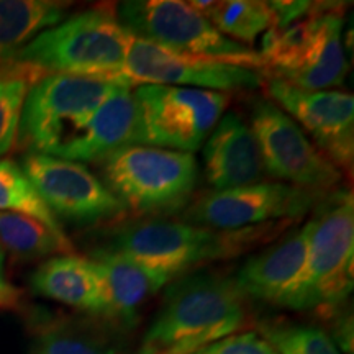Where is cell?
I'll return each mask as SVG.
<instances>
[{
  "instance_id": "cell-1",
  "label": "cell",
  "mask_w": 354,
  "mask_h": 354,
  "mask_svg": "<svg viewBox=\"0 0 354 354\" xmlns=\"http://www.w3.org/2000/svg\"><path fill=\"white\" fill-rule=\"evenodd\" d=\"M246 297L234 276L198 271L169 286L145 331L140 354H194L238 333L246 322Z\"/></svg>"
},
{
  "instance_id": "cell-2",
  "label": "cell",
  "mask_w": 354,
  "mask_h": 354,
  "mask_svg": "<svg viewBox=\"0 0 354 354\" xmlns=\"http://www.w3.org/2000/svg\"><path fill=\"white\" fill-rule=\"evenodd\" d=\"M292 221L243 230H212L171 218H143L117 228L99 250L161 269L176 277L218 261L245 254L271 241Z\"/></svg>"
},
{
  "instance_id": "cell-3",
  "label": "cell",
  "mask_w": 354,
  "mask_h": 354,
  "mask_svg": "<svg viewBox=\"0 0 354 354\" xmlns=\"http://www.w3.org/2000/svg\"><path fill=\"white\" fill-rule=\"evenodd\" d=\"M130 38L131 33L120 25L115 10L95 7L44 30L12 61L43 74L130 84L125 77Z\"/></svg>"
},
{
  "instance_id": "cell-4",
  "label": "cell",
  "mask_w": 354,
  "mask_h": 354,
  "mask_svg": "<svg viewBox=\"0 0 354 354\" xmlns=\"http://www.w3.org/2000/svg\"><path fill=\"white\" fill-rule=\"evenodd\" d=\"M354 198L335 190L318 202L310 218L304 271L281 307L297 312H335L353 290Z\"/></svg>"
},
{
  "instance_id": "cell-5",
  "label": "cell",
  "mask_w": 354,
  "mask_h": 354,
  "mask_svg": "<svg viewBox=\"0 0 354 354\" xmlns=\"http://www.w3.org/2000/svg\"><path fill=\"white\" fill-rule=\"evenodd\" d=\"M344 7L317 2L310 15L284 28H269L258 51L266 76L305 91H330L346 79Z\"/></svg>"
},
{
  "instance_id": "cell-6",
  "label": "cell",
  "mask_w": 354,
  "mask_h": 354,
  "mask_svg": "<svg viewBox=\"0 0 354 354\" xmlns=\"http://www.w3.org/2000/svg\"><path fill=\"white\" fill-rule=\"evenodd\" d=\"M100 166L102 183L127 212L148 218L184 210L198 183L194 154L154 146H128L104 159Z\"/></svg>"
},
{
  "instance_id": "cell-7",
  "label": "cell",
  "mask_w": 354,
  "mask_h": 354,
  "mask_svg": "<svg viewBox=\"0 0 354 354\" xmlns=\"http://www.w3.org/2000/svg\"><path fill=\"white\" fill-rule=\"evenodd\" d=\"M123 86L130 84L44 74L28 88L17 140L28 153L57 156Z\"/></svg>"
},
{
  "instance_id": "cell-8",
  "label": "cell",
  "mask_w": 354,
  "mask_h": 354,
  "mask_svg": "<svg viewBox=\"0 0 354 354\" xmlns=\"http://www.w3.org/2000/svg\"><path fill=\"white\" fill-rule=\"evenodd\" d=\"M133 37L179 55L205 57L264 71L259 53L221 35L201 12L180 0H128L115 8Z\"/></svg>"
},
{
  "instance_id": "cell-9",
  "label": "cell",
  "mask_w": 354,
  "mask_h": 354,
  "mask_svg": "<svg viewBox=\"0 0 354 354\" xmlns=\"http://www.w3.org/2000/svg\"><path fill=\"white\" fill-rule=\"evenodd\" d=\"M140 110L141 145L194 154L228 107L230 94L174 86L133 87Z\"/></svg>"
},
{
  "instance_id": "cell-10",
  "label": "cell",
  "mask_w": 354,
  "mask_h": 354,
  "mask_svg": "<svg viewBox=\"0 0 354 354\" xmlns=\"http://www.w3.org/2000/svg\"><path fill=\"white\" fill-rule=\"evenodd\" d=\"M250 127L258 141L266 174L276 183L322 197L342 184L343 172L318 151L302 128L271 99L259 97L253 102Z\"/></svg>"
},
{
  "instance_id": "cell-11",
  "label": "cell",
  "mask_w": 354,
  "mask_h": 354,
  "mask_svg": "<svg viewBox=\"0 0 354 354\" xmlns=\"http://www.w3.org/2000/svg\"><path fill=\"white\" fill-rule=\"evenodd\" d=\"M20 167L57 221L92 227L113 223L128 214L123 203L81 162L26 153Z\"/></svg>"
},
{
  "instance_id": "cell-12",
  "label": "cell",
  "mask_w": 354,
  "mask_h": 354,
  "mask_svg": "<svg viewBox=\"0 0 354 354\" xmlns=\"http://www.w3.org/2000/svg\"><path fill=\"white\" fill-rule=\"evenodd\" d=\"M322 196L292 185L263 180L246 187L207 192L189 203L183 221L212 230H243L307 215Z\"/></svg>"
},
{
  "instance_id": "cell-13",
  "label": "cell",
  "mask_w": 354,
  "mask_h": 354,
  "mask_svg": "<svg viewBox=\"0 0 354 354\" xmlns=\"http://www.w3.org/2000/svg\"><path fill=\"white\" fill-rule=\"evenodd\" d=\"M125 77L131 86H174L230 94L263 87L266 73L250 66L172 53L145 39L130 38Z\"/></svg>"
},
{
  "instance_id": "cell-14",
  "label": "cell",
  "mask_w": 354,
  "mask_h": 354,
  "mask_svg": "<svg viewBox=\"0 0 354 354\" xmlns=\"http://www.w3.org/2000/svg\"><path fill=\"white\" fill-rule=\"evenodd\" d=\"M264 88L312 143L339 171L354 162V99L343 91H305L266 76Z\"/></svg>"
},
{
  "instance_id": "cell-15",
  "label": "cell",
  "mask_w": 354,
  "mask_h": 354,
  "mask_svg": "<svg viewBox=\"0 0 354 354\" xmlns=\"http://www.w3.org/2000/svg\"><path fill=\"white\" fill-rule=\"evenodd\" d=\"M203 174L214 192L263 183L266 177L258 141L245 118L225 112L203 143Z\"/></svg>"
},
{
  "instance_id": "cell-16",
  "label": "cell",
  "mask_w": 354,
  "mask_h": 354,
  "mask_svg": "<svg viewBox=\"0 0 354 354\" xmlns=\"http://www.w3.org/2000/svg\"><path fill=\"white\" fill-rule=\"evenodd\" d=\"M141 145L140 110L133 86H123L102 104L91 122L56 158L74 162H102L128 146Z\"/></svg>"
},
{
  "instance_id": "cell-17",
  "label": "cell",
  "mask_w": 354,
  "mask_h": 354,
  "mask_svg": "<svg viewBox=\"0 0 354 354\" xmlns=\"http://www.w3.org/2000/svg\"><path fill=\"white\" fill-rule=\"evenodd\" d=\"M105 297L104 320L133 325L140 308L158 294L172 276L141 261L95 250L91 256Z\"/></svg>"
},
{
  "instance_id": "cell-18",
  "label": "cell",
  "mask_w": 354,
  "mask_h": 354,
  "mask_svg": "<svg viewBox=\"0 0 354 354\" xmlns=\"http://www.w3.org/2000/svg\"><path fill=\"white\" fill-rule=\"evenodd\" d=\"M308 238L310 220L284 240L248 258L234 276L243 295L281 307L304 271Z\"/></svg>"
},
{
  "instance_id": "cell-19",
  "label": "cell",
  "mask_w": 354,
  "mask_h": 354,
  "mask_svg": "<svg viewBox=\"0 0 354 354\" xmlns=\"http://www.w3.org/2000/svg\"><path fill=\"white\" fill-rule=\"evenodd\" d=\"M35 294L95 318L105 315L102 282L91 258L59 254L46 259L30 277Z\"/></svg>"
},
{
  "instance_id": "cell-20",
  "label": "cell",
  "mask_w": 354,
  "mask_h": 354,
  "mask_svg": "<svg viewBox=\"0 0 354 354\" xmlns=\"http://www.w3.org/2000/svg\"><path fill=\"white\" fill-rule=\"evenodd\" d=\"M30 354H123L112 328L100 320L39 317Z\"/></svg>"
},
{
  "instance_id": "cell-21",
  "label": "cell",
  "mask_w": 354,
  "mask_h": 354,
  "mask_svg": "<svg viewBox=\"0 0 354 354\" xmlns=\"http://www.w3.org/2000/svg\"><path fill=\"white\" fill-rule=\"evenodd\" d=\"M69 7L51 0H0V64L10 63L33 38L63 21Z\"/></svg>"
},
{
  "instance_id": "cell-22",
  "label": "cell",
  "mask_w": 354,
  "mask_h": 354,
  "mask_svg": "<svg viewBox=\"0 0 354 354\" xmlns=\"http://www.w3.org/2000/svg\"><path fill=\"white\" fill-rule=\"evenodd\" d=\"M233 41L251 48L258 37L272 26V12L269 2L259 0H194L189 2Z\"/></svg>"
},
{
  "instance_id": "cell-23",
  "label": "cell",
  "mask_w": 354,
  "mask_h": 354,
  "mask_svg": "<svg viewBox=\"0 0 354 354\" xmlns=\"http://www.w3.org/2000/svg\"><path fill=\"white\" fill-rule=\"evenodd\" d=\"M0 248L20 259L74 253L68 234H57L41 221L7 212H0Z\"/></svg>"
},
{
  "instance_id": "cell-24",
  "label": "cell",
  "mask_w": 354,
  "mask_h": 354,
  "mask_svg": "<svg viewBox=\"0 0 354 354\" xmlns=\"http://www.w3.org/2000/svg\"><path fill=\"white\" fill-rule=\"evenodd\" d=\"M41 76L39 71L13 61L0 64V158L15 146L28 88Z\"/></svg>"
},
{
  "instance_id": "cell-25",
  "label": "cell",
  "mask_w": 354,
  "mask_h": 354,
  "mask_svg": "<svg viewBox=\"0 0 354 354\" xmlns=\"http://www.w3.org/2000/svg\"><path fill=\"white\" fill-rule=\"evenodd\" d=\"M0 212L30 216L55 233L66 234L20 165L12 159H0Z\"/></svg>"
},
{
  "instance_id": "cell-26",
  "label": "cell",
  "mask_w": 354,
  "mask_h": 354,
  "mask_svg": "<svg viewBox=\"0 0 354 354\" xmlns=\"http://www.w3.org/2000/svg\"><path fill=\"white\" fill-rule=\"evenodd\" d=\"M264 335L279 354H342L331 336L313 325L269 326Z\"/></svg>"
},
{
  "instance_id": "cell-27",
  "label": "cell",
  "mask_w": 354,
  "mask_h": 354,
  "mask_svg": "<svg viewBox=\"0 0 354 354\" xmlns=\"http://www.w3.org/2000/svg\"><path fill=\"white\" fill-rule=\"evenodd\" d=\"M194 354H279V351L256 331H241L225 336Z\"/></svg>"
},
{
  "instance_id": "cell-28",
  "label": "cell",
  "mask_w": 354,
  "mask_h": 354,
  "mask_svg": "<svg viewBox=\"0 0 354 354\" xmlns=\"http://www.w3.org/2000/svg\"><path fill=\"white\" fill-rule=\"evenodd\" d=\"M272 12V26L271 28H284L305 19L315 8L313 2H269Z\"/></svg>"
},
{
  "instance_id": "cell-29",
  "label": "cell",
  "mask_w": 354,
  "mask_h": 354,
  "mask_svg": "<svg viewBox=\"0 0 354 354\" xmlns=\"http://www.w3.org/2000/svg\"><path fill=\"white\" fill-rule=\"evenodd\" d=\"M3 263H6V256H3V250L0 248V308H19L21 292L7 281L6 271H3Z\"/></svg>"
},
{
  "instance_id": "cell-30",
  "label": "cell",
  "mask_w": 354,
  "mask_h": 354,
  "mask_svg": "<svg viewBox=\"0 0 354 354\" xmlns=\"http://www.w3.org/2000/svg\"><path fill=\"white\" fill-rule=\"evenodd\" d=\"M335 338L344 351L353 354V320L351 315H343L336 320L335 328ZM336 344V346H338Z\"/></svg>"
}]
</instances>
